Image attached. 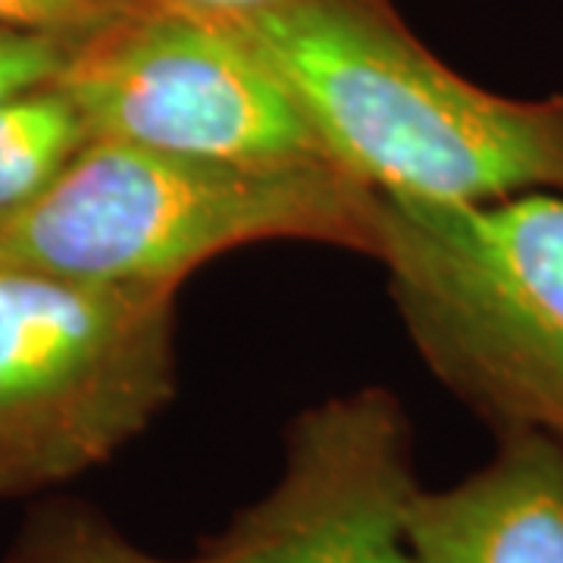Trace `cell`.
I'll list each match as a JSON object with an SVG mask.
<instances>
[{"label": "cell", "mask_w": 563, "mask_h": 563, "mask_svg": "<svg viewBox=\"0 0 563 563\" xmlns=\"http://www.w3.org/2000/svg\"><path fill=\"white\" fill-rule=\"evenodd\" d=\"M257 242L376 257L379 195L332 163L242 166L91 139L44 195L0 217V266L113 285L179 288Z\"/></svg>", "instance_id": "7a4b0ae2"}, {"label": "cell", "mask_w": 563, "mask_h": 563, "mask_svg": "<svg viewBox=\"0 0 563 563\" xmlns=\"http://www.w3.org/2000/svg\"><path fill=\"white\" fill-rule=\"evenodd\" d=\"M376 261L454 395L498 432L563 442V191L485 203L379 195Z\"/></svg>", "instance_id": "3957f363"}, {"label": "cell", "mask_w": 563, "mask_h": 563, "mask_svg": "<svg viewBox=\"0 0 563 563\" xmlns=\"http://www.w3.org/2000/svg\"><path fill=\"white\" fill-rule=\"evenodd\" d=\"M0 563H220L203 554L195 561H166L129 542L101 510L79 501H51L22 526Z\"/></svg>", "instance_id": "9c48e42d"}, {"label": "cell", "mask_w": 563, "mask_h": 563, "mask_svg": "<svg viewBox=\"0 0 563 563\" xmlns=\"http://www.w3.org/2000/svg\"><path fill=\"white\" fill-rule=\"evenodd\" d=\"M139 3L141 0H0V25L60 35H91Z\"/></svg>", "instance_id": "8fae6325"}, {"label": "cell", "mask_w": 563, "mask_h": 563, "mask_svg": "<svg viewBox=\"0 0 563 563\" xmlns=\"http://www.w3.org/2000/svg\"><path fill=\"white\" fill-rule=\"evenodd\" d=\"M176 291L0 266V498L120 454L176 395Z\"/></svg>", "instance_id": "277c9868"}, {"label": "cell", "mask_w": 563, "mask_h": 563, "mask_svg": "<svg viewBox=\"0 0 563 563\" xmlns=\"http://www.w3.org/2000/svg\"><path fill=\"white\" fill-rule=\"evenodd\" d=\"M420 492L401 401L361 388L291 422L276 485L203 554L220 563H420L410 539Z\"/></svg>", "instance_id": "8992f818"}, {"label": "cell", "mask_w": 563, "mask_h": 563, "mask_svg": "<svg viewBox=\"0 0 563 563\" xmlns=\"http://www.w3.org/2000/svg\"><path fill=\"white\" fill-rule=\"evenodd\" d=\"M60 88L91 139L242 166L332 163L288 81L251 41L161 0L85 35Z\"/></svg>", "instance_id": "5b68a950"}, {"label": "cell", "mask_w": 563, "mask_h": 563, "mask_svg": "<svg viewBox=\"0 0 563 563\" xmlns=\"http://www.w3.org/2000/svg\"><path fill=\"white\" fill-rule=\"evenodd\" d=\"M91 141V129L60 85L0 103V217L44 195Z\"/></svg>", "instance_id": "ba28073f"}, {"label": "cell", "mask_w": 563, "mask_h": 563, "mask_svg": "<svg viewBox=\"0 0 563 563\" xmlns=\"http://www.w3.org/2000/svg\"><path fill=\"white\" fill-rule=\"evenodd\" d=\"M85 35L0 25V103L60 85Z\"/></svg>", "instance_id": "30bf717a"}, {"label": "cell", "mask_w": 563, "mask_h": 563, "mask_svg": "<svg viewBox=\"0 0 563 563\" xmlns=\"http://www.w3.org/2000/svg\"><path fill=\"white\" fill-rule=\"evenodd\" d=\"M420 563H563V442L504 429L495 457L410 517Z\"/></svg>", "instance_id": "52a82bcc"}, {"label": "cell", "mask_w": 563, "mask_h": 563, "mask_svg": "<svg viewBox=\"0 0 563 563\" xmlns=\"http://www.w3.org/2000/svg\"><path fill=\"white\" fill-rule=\"evenodd\" d=\"M161 3L195 13V16H207V20H244L263 10L282 7L288 0H161Z\"/></svg>", "instance_id": "7c38bea8"}, {"label": "cell", "mask_w": 563, "mask_h": 563, "mask_svg": "<svg viewBox=\"0 0 563 563\" xmlns=\"http://www.w3.org/2000/svg\"><path fill=\"white\" fill-rule=\"evenodd\" d=\"M220 22L276 66L332 163L376 195L485 203L563 191V98L485 91L373 0H288Z\"/></svg>", "instance_id": "6da1fadb"}]
</instances>
